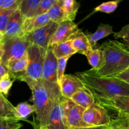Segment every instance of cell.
I'll list each match as a JSON object with an SVG mask.
<instances>
[{
    "instance_id": "obj_1",
    "label": "cell",
    "mask_w": 129,
    "mask_h": 129,
    "mask_svg": "<svg viewBox=\"0 0 129 129\" xmlns=\"http://www.w3.org/2000/svg\"><path fill=\"white\" fill-rule=\"evenodd\" d=\"M76 76L93 94L96 103L115 97L129 96V84L114 77H100L93 69L77 73Z\"/></svg>"
},
{
    "instance_id": "obj_2",
    "label": "cell",
    "mask_w": 129,
    "mask_h": 129,
    "mask_svg": "<svg viewBox=\"0 0 129 129\" xmlns=\"http://www.w3.org/2000/svg\"><path fill=\"white\" fill-rule=\"evenodd\" d=\"M102 60L95 74L100 77H114L129 68V47L118 40H108L100 47Z\"/></svg>"
},
{
    "instance_id": "obj_3",
    "label": "cell",
    "mask_w": 129,
    "mask_h": 129,
    "mask_svg": "<svg viewBox=\"0 0 129 129\" xmlns=\"http://www.w3.org/2000/svg\"><path fill=\"white\" fill-rule=\"evenodd\" d=\"M32 93L33 102L38 124L46 128L52 106V100L40 81L26 82Z\"/></svg>"
},
{
    "instance_id": "obj_4",
    "label": "cell",
    "mask_w": 129,
    "mask_h": 129,
    "mask_svg": "<svg viewBox=\"0 0 129 129\" xmlns=\"http://www.w3.org/2000/svg\"><path fill=\"white\" fill-rule=\"evenodd\" d=\"M57 59L49 47L45 54L40 82L47 90L52 101L62 97L57 79Z\"/></svg>"
},
{
    "instance_id": "obj_5",
    "label": "cell",
    "mask_w": 129,
    "mask_h": 129,
    "mask_svg": "<svg viewBox=\"0 0 129 129\" xmlns=\"http://www.w3.org/2000/svg\"><path fill=\"white\" fill-rule=\"evenodd\" d=\"M46 50L31 44L27 49L28 65L22 81H40Z\"/></svg>"
},
{
    "instance_id": "obj_6",
    "label": "cell",
    "mask_w": 129,
    "mask_h": 129,
    "mask_svg": "<svg viewBox=\"0 0 129 129\" xmlns=\"http://www.w3.org/2000/svg\"><path fill=\"white\" fill-rule=\"evenodd\" d=\"M2 44L4 49L2 64L6 67L10 62L22 57L31 45L26 35L15 37Z\"/></svg>"
},
{
    "instance_id": "obj_7",
    "label": "cell",
    "mask_w": 129,
    "mask_h": 129,
    "mask_svg": "<svg viewBox=\"0 0 129 129\" xmlns=\"http://www.w3.org/2000/svg\"><path fill=\"white\" fill-rule=\"evenodd\" d=\"M82 121L84 127H108L112 118L104 107L94 102L85 109Z\"/></svg>"
},
{
    "instance_id": "obj_8",
    "label": "cell",
    "mask_w": 129,
    "mask_h": 129,
    "mask_svg": "<svg viewBox=\"0 0 129 129\" xmlns=\"http://www.w3.org/2000/svg\"><path fill=\"white\" fill-rule=\"evenodd\" d=\"M60 102L66 122L69 129L86 127L82 121V117L85 109L76 104L70 98L62 96Z\"/></svg>"
},
{
    "instance_id": "obj_9",
    "label": "cell",
    "mask_w": 129,
    "mask_h": 129,
    "mask_svg": "<svg viewBox=\"0 0 129 129\" xmlns=\"http://www.w3.org/2000/svg\"><path fill=\"white\" fill-rule=\"evenodd\" d=\"M59 24L50 21L46 25L25 35L30 44L45 50L49 48V42Z\"/></svg>"
},
{
    "instance_id": "obj_10",
    "label": "cell",
    "mask_w": 129,
    "mask_h": 129,
    "mask_svg": "<svg viewBox=\"0 0 129 129\" xmlns=\"http://www.w3.org/2000/svg\"><path fill=\"white\" fill-rule=\"evenodd\" d=\"M79 30L74 21L64 20L58 25L49 42V47L70 40L71 37Z\"/></svg>"
},
{
    "instance_id": "obj_11",
    "label": "cell",
    "mask_w": 129,
    "mask_h": 129,
    "mask_svg": "<svg viewBox=\"0 0 129 129\" xmlns=\"http://www.w3.org/2000/svg\"><path fill=\"white\" fill-rule=\"evenodd\" d=\"M46 129H69L66 122L60 99L52 101V106Z\"/></svg>"
},
{
    "instance_id": "obj_12",
    "label": "cell",
    "mask_w": 129,
    "mask_h": 129,
    "mask_svg": "<svg viewBox=\"0 0 129 129\" xmlns=\"http://www.w3.org/2000/svg\"><path fill=\"white\" fill-rule=\"evenodd\" d=\"M59 86L62 96L67 98H71L76 92L85 87L82 81L73 74H64Z\"/></svg>"
},
{
    "instance_id": "obj_13",
    "label": "cell",
    "mask_w": 129,
    "mask_h": 129,
    "mask_svg": "<svg viewBox=\"0 0 129 129\" xmlns=\"http://www.w3.org/2000/svg\"><path fill=\"white\" fill-rule=\"evenodd\" d=\"M23 18L19 9L15 10L10 16L4 33V38L2 42L15 37L19 36L21 33Z\"/></svg>"
},
{
    "instance_id": "obj_14",
    "label": "cell",
    "mask_w": 129,
    "mask_h": 129,
    "mask_svg": "<svg viewBox=\"0 0 129 129\" xmlns=\"http://www.w3.org/2000/svg\"><path fill=\"white\" fill-rule=\"evenodd\" d=\"M98 103L105 108L117 112V116L129 117V96L115 97Z\"/></svg>"
},
{
    "instance_id": "obj_15",
    "label": "cell",
    "mask_w": 129,
    "mask_h": 129,
    "mask_svg": "<svg viewBox=\"0 0 129 129\" xmlns=\"http://www.w3.org/2000/svg\"><path fill=\"white\" fill-rule=\"evenodd\" d=\"M50 21L51 20H50L47 13L41 14L39 16L24 19L21 33L19 36H23L29 33L32 32L34 30L43 27Z\"/></svg>"
},
{
    "instance_id": "obj_16",
    "label": "cell",
    "mask_w": 129,
    "mask_h": 129,
    "mask_svg": "<svg viewBox=\"0 0 129 129\" xmlns=\"http://www.w3.org/2000/svg\"><path fill=\"white\" fill-rule=\"evenodd\" d=\"M28 65V54L27 50L22 57L20 59L15 60L10 62L6 66L8 74L11 79H18L22 81L23 78L25 77L26 68Z\"/></svg>"
},
{
    "instance_id": "obj_17",
    "label": "cell",
    "mask_w": 129,
    "mask_h": 129,
    "mask_svg": "<svg viewBox=\"0 0 129 129\" xmlns=\"http://www.w3.org/2000/svg\"><path fill=\"white\" fill-rule=\"evenodd\" d=\"M73 49L80 54L84 55L86 52L93 49L86 35L79 29L70 39Z\"/></svg>"
},
{
    "instance_id": "obj_18",
    "label": "cell",
    "mask_w": 129,
    "mask_h": 129,
    "mask_svg": "<svg viewBox=\"0 0 129 129\" xmlns=\"http://www.w3.org/2000/svg\"><path fill=\"white\" fill-rule=\"evenodd\" d=\"M78 105L86 109L95 102L91 92L86 87L76 92L70 98Z\"/></svg>"
},
{
    "instance_id": "obj_19",
    "label": "cell",
    "mask_w": 129,
    "mask_h": 129,
    "mask_svg": "<svg viewBox=\"0 0 129 129\" xmlns=\"http://www.w3.org/2000/svg\"><path fill=\"white\" fill-rule=\"evenodd\" d=\"M114 34V31H113V26L112 25H110L109 24L101 23L98 26L95 32L93 34H88L86 35V36L91 47H93L95 46L96 42L99 40H101L111 34Z\"/></svg>"
},
{
    "instance_id": "obj_20",
    "label": "cell",
    "mask_w": 129,
    "mask_h": 129,
    "mask_svg": "<svg viewBox=\"0 0 129 129\" xmlns=\"http://www.w3.org/2000/svg\"><path fill=\"white\" fill-rule=\"evenodd\" d=\"M50 47L52 48L53 53L57 59L64 57H71L77 53L76 51L72 47L71 40L55 44Z\"/></svg>"
},
{
    "instance_id": "obj_21",
    "label": "cell",
    "mask_w": 129,
    "mask_h": 129,
    "mask_svg": "<svg viewBox=\"0 0 129 129\" xmlns=\"http://www.w3.org/2000/svg\"><path fill=\"white\" fill-rule=\"evenodd\" d=\"M42 1V0H23L19 8L23 20L34 17Z\"/></svg>"
},
{
    "instance_id": "obj_22",
    "label": "cell",
    "mask_w": 129,
    "mask_h": 129,
    "mask_svg": "<svg viewBox=\"0 0 129 129\" xmlns=\"http://www.w3.org/2000/svg\"><path fill=\"white\" fill-rule=\"evenodd\" d=\"M63 1L57 0L47 12L50 20L57 24L66 20L62 8Z\"/></svg>"
},
{
    "instance_id": "obj_23",
    "label": "cell",
    "mask_w": 129,
    "mask_h": 129,
    "mask_svg": "<svg viewBox=\"0 0 129 129\" xmlns=\"http://www.w3.org/2000/svg\"><path fill=\"white\" fill-rule=\"evenodd\" d=\"M79 6L76 0H64L62 8L66 20L74 21Z\"/></svg>"
},
{
    "instance_id": "obj_24",
    "label": "cell",
    "mask_w": 129,
    "mask_h": 129,
    "mask_svg": "<svg viewBox=\"0 0 129 129\" xmlns=\"http://www.w3.org/2000/svg\"><path fill=\"white\" fill-rule=\"evenodd\" d=\"M35 107L34 105L28 104L26 102L19 103L14 108V115L16 119L19 120H24L30 115L35 112Z\"/></svg>"
},
{
    "instance_id": "obj_25",
    "label": "cell",
    "mask_w": 129,
    "mask_h": 129,
    "mask_svg": "<svg viewBox=\"0 0 129 129\" xmlns=\"http://www.w3.org/2000/svg\"><path fill=\"white\" fill-rule=\"evenodd\" d=\"M15 107L0 93V117L15 118L14 115Z\"/></svg>"
},
{
    "instance_id": "obj_26",
    "label": "cell",
    "mask_w": 129,
    "mask_h": 129,
    "mask_svg": "<svg viewBox=\"0 0 129 129\" xmlns=\"http://www.w3.org/2000/svg\"><path fill=\"white\" fill-rule=\"evenodd\" d=\"M84 55L87 57L92 69H96L101 64L102 60V51L100 49H92L86 52Z\"/></svg>"
},
{
    "instance_id": "obj_27",
    "label": "cell",
    "mask_w": 129,
    "mask_h": 129,
    "mask_svg": "<svg viewBox=\"0 0 129 129\" xmlns=\"http://www.w3.org/2000/svg\"><path fill=\"white\" fill-rule=\"evenodd\" d=\"M122 1V0H113V1L103 3L94 8V12L99 11V12L105 13L108 14L112 13L117 10L118 6V4Z\"/></svg>"
},
{
    "instance_id": "obj_28",
    "label": "cell",
    "mask_w": 129,
    "mask_h": 129,
    "mask_svg": "<svg viewBox=\"0 0 129 129\" xmlns=\"http://www.w3.org/2000/svg\"><path fill=\"white\" fill-rule=\"evenodd\" d=\"M21 127L19 120L0 117V129H20Z\"/></svg>"
},
{
    "instance_id": "obj_29",
    "label": "cell",
    "mask_w": 129,
    "mask_h": 129,
    "mask_svg": "<svg viewBox=\"0 0 129 129\" xmlns=\"http://www.w3.org/2000/svg\"><path fill=\"white\" fill-rule=\"evenodd\" d=\"M23 0H0V11L19 9Z\"/></svg>"
},
{
    "instance_id": "obj_30",
    "label": "cell",
    "mask_w": 129,
    "mask_h": 129,
    "mask_svg": "<svg viewBox=\"0 0 129 129\" xmlns=\"http://www.w3.org/2000/svg\"><path fill=\"white\" fill-rule=\"evenodd\" d=\"M13 81L14 80L11 79L8 73L6 74L0 80V93L7 95L10 88L12 86Z\"/></svg>"
},
{
    "instance_id": "obj_31",
    "label": "cell",
    "mask_w": 129,
    "mask_h": 129,
    "mask_svg": "<svg viewBox=\"0 0 129 129\" xmlns=\"http://www.w3.org/2000/svg\"><path fill=\"white\" fill-rule=\"evenodd\" d=\"M15 10H7L0 11V32L3 35L9 19Z\"/></svg>"
},
{
    "instance_id": "obj_32",
    "label": "cell",
    "mask_w": 129,
    "mask_h": 129,
    "mask_svg": "<svg viewBox=\"0 0 129 129\" xmlns=\"http://www.w3.org/2000/svg\"><path fill=\"white\" fill-rule=\"evenodd\" d=\"M70 58V56L64 57L57 59V79L59 84H60L62 79L64 76V72H65L67 62L68 59Z\"/></svg>"
},
{
    "instance_id": "obj_33",
    "label": "cell",
    "mask_w": 129,
    "mask_h": 129,
    "mask_svg": "<svg viewBox=\"0 0 129 129\" xmlns=\"http://www.w3.org/2000/svg\"><path fill=\"white\" fill-rule=\"evenodd\" d=\"M57 0H42L39 8L35 12L34 17L47 12L48 10L51 8V6L54 5V3Z\"/></svg>"
},
{
    "instance_id": "obj_34",
    "label": "cell",
    "mask_w": 129,
    "mask_h": 129,
    "mask_svg": "<svg viewBox=\"0 0 129 129\" xmlns=\"http://www.w3.org/2000/svg\"><path fill=\"white\" fill-rule=\"evenodd\" d=\"M113 36L115 39H123L126 45L129 47V24L123 26L118 32L115 33Z\"/></svg>"
},
{
    "instance_id": "obj_35",
    "label": "cell",
    "mask_w": 129,
    "mask_h": 129,
    "mask_svg": "<svg viewBox=\"0 0 129 129\" xmlns=\"http://www.w3.org/2000/svg\"><path fill=\"white\" fill-rule=\"evenodd\" d=\"M114 78L120 79V80L129 84V68H127L124 71L116 75L115 76H114Z\"/></svg>"
},
{
    "instance_id": "obj_36",
    "label": "cell",
    "mask_w": 129,
    "mask_h": 129,
    "mask_svg": "<svg viewBox=\"0 0 129 129\" xmlns=\"http://www.w3.org/2000/svg\"><path fill=\"white\" fill-rule=\"evenodd\" d=\"M8 73V70L7 68L3 64H0V80Z\"/></svg>"
},
{
    "instance_id": "obj_37",
    "label": "cell",
    "mask_w": 129,
    "mask_h": 129,
    "mask_svg": "<svg viewBox=\"0 0 129 129\" xmlns=\"http://www.w3.org/2000/svg\"><path fill=\"white\" fill-rule=\"evenodd\" d=\"M108 127H76L71 129H107Z\"/></svg>"
},
{
    "instance_id": "obj_38",
    "label": "cell",
    "mask_w": 129,
    "mask_h": 129,
    "mask_svg": "<svg viewBox=\"0 0 129 129\" xmlns=\"http://www.w3.org/2000/svg\"><path fill=\"white\" fill-rule=\"evenodd\" d=\"M4 55V49L3 47V44L1 43L0 44V64H2V60L3 57Z\"/></svg>"
},
{
    "instance_id": "obj_39",
    "label": "cell",
    "mask_w": 129,
    "mask_h": 129,
    "mask_svg": "<svg viewBox=\"0 0 129 129\" xmlns=\"http://www.w3.org/2000/svg\"><path fill=\"white\" fill-rule=\"evenodd\" d=\"M32 124H33V126H34V129H46V128H42V127H40V126L37 123H35V122L33 123Z\"/></svg>"
},
{
    "instance_id": "obj_40",
    "label": "cell",
    "mask_w": 129,
    "mask_h": 129,
    "mask_svg": "<svg viewBox=\"0 0 129 129\" xmlns=\"http://www.w3.org/2000/svg\"><path fill=\"white\" fill-rule=\"evenodd\" d=\"M108 129H120L118 128V127H117V126L114 125L113 124H110V125L108 127Z\"/></svg>"
},
{
    "instance_id": "obj_41",
    "label": "cell",
    "mask_w": 129,
    "mask_h": 129,
    "mask_svg": "<svg viewBox=\"0 0 129 129\" xmlns=\"http://www.w3.org/2000/svg\"><path fill=\"white\" fill-rule=\"evenodd\" d=\"M3 38H4V35L0 32V42H2L3 40Z\"/></svg>"
},
{
    "instance_id": "obj_42",
    "label": "cell",
    "mask_w": 129,
    "mask_h": 129,
    "mask_svg": "<svg viewBox=\"0 0 129 129\" xmlns=\"http://www.w3.org/2000/svg\"><path fill=\"white\" fill-rule=\"evenodd\" d=\"M1 44V42H0V44Z\"/></svg>"
},
{
    "instance_id": "obj_43",
    "label": "cell",
    "mask_w": 129,
    "mask_h": 129,
    "mask_svg": "<svg viewBox=\"0 0 129 129\" xmlns=\"http://www.w3.org/2000/svg\"><path fill=\"white\" fill-rule=\"evenodd\" d=\"M107 129H108V128H107Z\"/></svg>"
}]
</instances>
